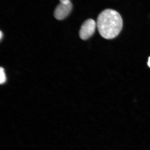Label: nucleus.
I'll return each mask as SVG.
<instances>
[{
  "mask_svg": "<svg viewBox=\"0 0 150 150\" xmlns=\"http://www.w3.org/2000/svg\"><path fill=\"white\" fill-rule=\"evenodd\" d=\"M97 26L104 38L112 39L117 36L123 27V20L119 13L113 9L103 11L97 18Z\"/></svg>",
  "mask_w": 150,
  "mask_h": 150,
  "instance_id": "nucleus-1",
  "label": "nucleus"
},
{
  "mask_svg": "<svg viewBox=\"0 0 150 150\" xmlns=\"http://www.w3.org/2000/svg\"><path fill=\"white\" fill-rule=\"evenodd\" d=\"M96 26V22L92 19L86 21L82 24L79 31L80 38L83 40H86L92 36Z\"/></svg>",
  "mask_w": 150,
  "mask_h": 150,
  "instance_id": "nucleus-2",
  "label": "nucleus"
},
{
  "mask_svg": "<svg viewBox=\"0 0 150 150\" xmlns=\"http://www.w3.org/2000/svg\"><path fill=\"white\" fill-rule=\"evenodd\" d=\"M60 3H65L67 2L70 1V0H59Z\"/></svg>",
  "mask_w": 150,
  "mask_h": 150,
  "instance_id": "nucleus-5",
  "label": "nucleus"
},
{
  "mask_svg": "<svg viewBox=\"0 0 150 150\" xmlns=\"http://www.w3.org/2000/svg\"><path fill=\"white\" fill-rule=\"evenodd\" d=\"M0 74H1V80H0L1 83L3 84L4 83L6 80V77L4 69L1 67L0 69Z\"/></svg>",
  "mask_w": 150,
  "mask_h": 150,
  "instance_id": "nucleus-4",
  "label": "nucleus"
},
{
  "mask_svg": "<svg viewBox=\"0 0 150 150\" xmlns=\"http://www.w3.org/2000/svg\"><path fill=\"white\" fill-rule=\"evenodd\" d=\"M72 8V4L70 1L60 3L54 11V16L58 20H62L70 13Z\"/></svg>",
  "mask_w": 150,
  "mask_h": 150,
  "instance_id": "nucleus-3",
  "label": "nucleus"
},
{
  "mask_svg": "<svg viewBox=\"0 0 150 150\" xmlns=\"http://www.w3.org/2000/svg\"><path fill=\"white\" fill-rule=\"evenodd\" d=\"M148 65H149V66L150 67V57L149 58V61H148Z\"/></svg>",
  "mask_w": 150,
  "mask_h": 150,
  "instance_id": "nucleus-6",
  "label": "nucleus"
},
{
  "mask_svg": "<svg viewBox=\"0 0 150 150\" xmlns=\"http://www.w3.org/2000/svg\"><path fill=\"white\" fill-rule=\"evenodd\" d=\"M3 35V33H2L1 31V33H0V38H1V40L2 39V38Z\"/></svg>",
  "mask_w": 150,
  "mask_h": 150,
  "instance_id": "nucleus-7",
  "label": "nucleus"
}]
</instances>
